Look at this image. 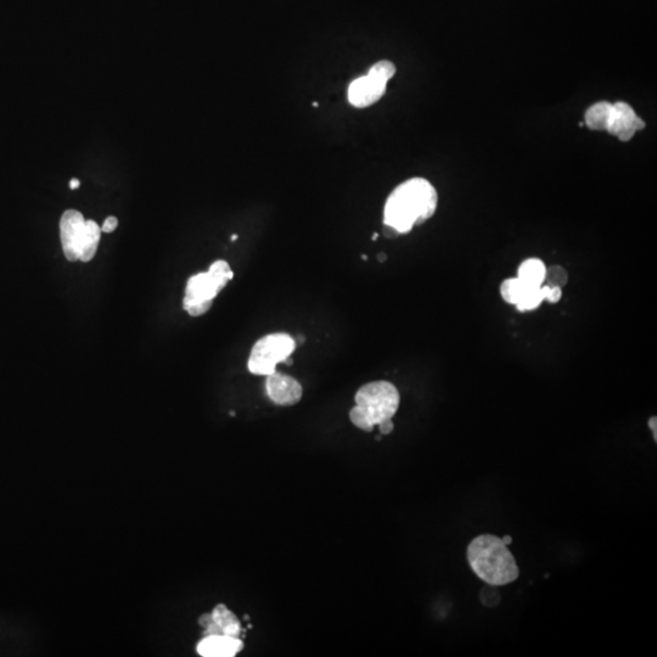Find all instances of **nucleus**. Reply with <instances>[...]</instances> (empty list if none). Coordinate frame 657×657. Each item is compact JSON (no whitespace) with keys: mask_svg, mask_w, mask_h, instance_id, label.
<instances>
[{"mask_svg":"<svg viewBox=\"0 0 657 657\" xmlns=\"http://www.w3.org/2000/svg\"><path fill=\"white\" fill-rule=\"evenodd\" d=\"M101 233H103L101 228L99 226L96 222L85 221V234L82 250H80V261L89 262L94 259L95 254L98 251Z\"/></svg>","mask_w":657,"mask_h":657,"instance_id":"obj_14","label":"nucleus"},{"mask_svg":"<svg viewBox=\"0 0 657 657\" xmlns=\"http://www.w3.org/2000/svg\"><path fill=\"white\" fill-rule=\"evenodd\" d=\"M197 653L203 657H234L244 649V643L238 637L226 634L205 635L197 644Z\"/></svg>","mask_w":657,"mask_h":657,"instance_id":"obj_11","label":"nucleus"},{"mask_svg":"<svg viewBox=\"0 0 657 657\" xmlns=\"http://www.w3.org/2000/svg\"><path fill=\"white\" fill-rule=\"evenodd\" d=\"M233 277L234 273L228 262L223 259L213 263L208 272L200 273L190 277L184 296V310H187L192 317H200L207 313L216 296Z\"/></svg>","mask_w":657,"mask_h":657,"instance_id":"obj_4","label":"nucleus"},{"mask_svg":"<svg viewBox=\"0 0 657 657\" xmlns=\"http://www.w3.org/2000/svg\"><path fill=\"white\" fill-rule=\"evenodd\" d=\"M379 428H380V432L382 435H390L391 432L394 431V425L392 419H387V420H384L381 421L379 425Z\"/></svg>","mask_w":657,"mask_h":657,"instance_id":"obj_21","label":"nucleus"},{"mask_svg":"<svg viewBox=\"0 0 657 657\" xmlns=\"http://www.w3.org/2000/svg\"><path fill=\"white\" fill-rule=\"evenodd\" d=\"M527 287L528 285H526L525 282H521L517 277L505 279L500 285V295L503 300L509 305H517L519 301L521 300Z\"/></svg>","mask_w":657,"mask_h":657,"instance_id":"obj_15","label":"nucleus"},{"mask_svg":"<svg viewBox=\"0 0 657 657\" xmlns=\"http://www.w3.org/2000/svg\"><path fill=\"white\" fill-rule=\"evenodd\" d=\"M386 85L387 83L380 82L370 75L359 77L348 87V101L354 108L371 106L384 96Z\"/></svg>","mask_w":657,"mask_h":657,"instance_id":"obj_9","label":"nucleus"},{"mask_svg":"<svg viewBox=\"0 0 657 657\" xmlns=\"http://www.w3.org/2000/svg\"><path fill=\"white\" fill-rule=\"evenodd\" d=\"M612 113V103L607 101L596 103L588 108L584 123L593 131H607Z\"/></svg>","mask_w":657,"mask_h":657,"instance_id":"obj_13","label":"nucleus"},{"mask_svg":"<svg viewBox=\"0 0 657 657\" xmlns=\"http://www.w3.org/2000/svg\"><path fill=\"white\" fill-rule=\"evenodd\" d=\"M296 341L284 333H270L254 343L249 359V370L254 375L268 376L277 370L295 351Z\"/></svg>","mask_w":657,"mask_h":657,"instance_id":"obj_5","label":"nucleus"},{"mask_svg":"<svg viewBox=\"0 0 657 657\" xmlns=\"http://www.w3.org/2000/svg\"><path fill=\"white\" fill-rule=\"evenodd\" d=\"M198 623L205 628V635L226 634L240 638L243 632L238 617L224 604L217 605L211 614L202 615Z\"/></svg>","mask_w":657,"mask_h":657,"instance_id":"obj_10","label":"nucleus"},{"mask_svg":"<svg viewBox=\"0 0 657 657\" xmlns=\"http://www.w3.org/2000/svg\"><path fill=\"white\" fill-rule=\"evenodd\" d=\"M544 301L549 303H558V301L563 297V289L556 287H548V285H542Z\"/></svg>","mask_w":657,"mask_h":657,"instance_id":"obj_19","label":"nucleus"},{"mask_svg":"<svg viewBox=\"0 0 657 657\" xmlns=\"http://www.w3.org/2000/svg\"><path fill=\"white\" fill-rule=\"evenodd\" d=\"M400 403L397 387L389 381H374L361 386L356 394V407L349 412L354 426L370 432L381 421L394 418Z\"/></svg>","mask_w":657,"mask_h":657,"instance_id":"obj_3","label":"nucleus"},{"mask_svg":"<svg viewBox=\"0 0 657 657\" xmlns=\"http://www.w3.org/2000/svg\"><path fill=\"white\" fill-rule=\"evenodd\" d=\"M236 239H238V235L234 234L233 236H231V241H235Z\"/></svg>","mask_w":657,"mask_h":657,"instance_id":"obj_29","label":"nucleus"},{"mask_svg":"<svg viewBox=\"0 0 657 657\" xmlns=\"http://www.w3.org/2000/svg\"><path fill=\"white\" fill-rule=\"evenodd\" d=\"M377 261L381 263L385 262L387 261V256L385 254H377Z\"/></svg>","mask_w":657,"mask_h":657,"instance_id":"obj_26","label":"nucleus"},{"mask_svg":"<svg viewBox=\"0 0 657 657\" xmlns=\"http://www.w3.org/2000/svg\"><path fill=\"white\" fill-rule=\"evenodd\" d=\"M266 390L270 400L282 407L295 405L300 402L303 394L302 385L298 381L277 370L267 376Z\"/></svg>","mask_w":657,"mask_h":657,"instance_id":"obj_7","label":"nucleus"},{"mask_svg":"<svg viewBox=\"0 0 657 657\" xmlns=\"http://www.w3.org/2000/svg\"><path fill=\"white\" fill-rule=\"evenodd\" d=\"M545 267L540 259H528L524 261L517 270V277L528 287H542L544 282Z\"/></svg>","mask_w":657,"mask_h":657,"instance_id":"obj_12","label":"nucleus"},{"mask_svg":"<svg viewBox=\"0 0 657 657\" xmlns=\"http://www.w3.org/2000/svg\"><path fill=\"white\" fill-rule=\"evenodd\" d=\"M502 540L507 545H510L512 543V538L510 537V535H505V537H503Z\"/></svg>","mask_w":657,"mask_h":657,"instance_id":"obj_25","label":"nucleus"},{"mask_svg":"<svg viewBox=\"0 0 657 657\" xmlns=\"http://www.w3.org/2000/svg\"><path fill=\"white\" fill-rule=\"evenodd\" d=\"M656 426H657V419H656V417H653V418H650V420H649V427H650V430H651V432H653L654 441H655V442L657 441V428H656Z\"/></svg>","mask_w":657,"mask_h":657,"instance_id":"obj_23","label":"nucleus"},{"mask_svg":"<svg viewBox=\"0 0 657 657\" xmlns=\"http://www.w3.org/2000/svg\"><path fill=\"white\" fill-rule=\"evenodd\" d=\"M438 194L428 180L412 178L398 185L387 198L384 224L400 234H408L414 226H421L437 210Z\"/></svg>","mask_w":657,"mask_h":657,"instance_id":"obj_1","label":"nucleus"},{"mask_svg":"<svg viewBox=\"0 0 657 657\" xmlns=\"http://www.w3.org/2000/svg\"><path fill=\"white\" fill-rule=\"evenodd\" d=\"M118 226V219L116 217L110 216L105 219L103 222V228H101V231L103 233H113L115 231V229L117 228Z\"/></svg>","mask_w":657,"mask_h":657,"instance_id":"obj_20","label":"nucleus"},{"mask_svg":"<svg viewBox=\"0 0 657 657\" xmlns=\"http://www.w3.org/2000/svg\"><path fill=\"white\" fill-rule=\"evenodd\" d=\"M466 555L475 575L489 586H505L519 578L520 571L517 560L497 535L476 537L468 547Z\"/></svg>","mask_w":657,"mask_h":657,"instance_id":"obj_2","label":"nucleus"},{"mask_svg":"<svg viewBox=\"0 0 657 657\" xmlns=\"http://www.w3.org/2000/svg\"><path fill=\"white\" fill-rule=\"evenodd\" d=\"M384 235H385L386 238L392 239V238L398 236L399 233L397 230L394 229V228H392V226H385V224H384Z\"/></svg>","mask_w":657,"mask_h":657,"instance_id":"obj_22","label":"nucleus"},{"mask_svg":"<svg viewBox=\"0 0 657 657\" xmlns=\"http://www.w3.org/2000/svg\"><path fill=\"white\" fill-rule=\"evenodd\" d=\"M303 342H305V336H303V335H301V336H298V343L302 345Z\"/></svg>","mask_w":657,"mask_h":657,"instance_id":"obj_27","label":"nucleus"},{"mask_svg":"<svg viewBox=\"0 0 657 657\" xmlns=\"http://www.w3.org/2000/svg\"><path fill=\"white\" fill-rule=\"evenodd\" d=\"M544 302V295L542 287H528L526 289L525 294L522 295L521 300L519 301L515 307L520 312H530L535 310Z\"/></svg>","mask_w":657,"mask_h":657,"instance_id":"obj_16","label":"nucleus"},{"mask_svg":"<svg viewBox=\"0 0 657 657\" xmlns=\"http://www.w3.org/2000/svg\"><path fill=\"white\" fill-rule=\"evenodd\" d=\"M568 274L566 269L560 266H551L547 268L545 272L544 285L548 287H561L563 289L568 284Z\"/></svg>","mask_w":657,"mask_h":657,"instance_id":"obj_17","label":"nucleus"},{"mask_svg":"<svg viewBox=\"0 0 657 657\" xmlns=\"http://www.w3.org/2000/svg\"><path fill=\"white\" fill-rule=\"evenodd\" d=\"M85 234V219L83 215L75 210L64 212L60 221V238L67 261H80Z\"/></svg>","mask_w":657,"mask_h":657,"instance_id":"obj_6","label":"nucleus"},{"mask_svg":"<svg viewBox=\"0 0 657 657\" xmlns=\"http://www.w3.org/2000/svg\"><path fill=\"white\" fill-rule=\"evenodd\" d=\"M80 183L78 179H72V180L70 182V188L73 189V190H75V189L80 188Z\"/></svg>","mask_w":657,"mask_h":657,"instance_id":"obj_24","label":"nucleus"},{"mask_svg":"<svg viewBox=\"0 0 657 657\" xmlns=\"http://www.w3.org/2000/svg\"><path fill=\"white\" fill-rule=\"evenodd\" d=\"M394 73H396V66L387 60L376 62L375 65L371 66L370 70L368 72V75H370L371 77L384 83H387L394 77Z\"/></svg>","mask_w":657,"mask_h":657,"instance_id":"obj_18","label":"nucleus"},{"mask_svg":"<svg viewBox=\"0 0 657 657\" xmlns=\"http://www.w3.org/2000/svg\"><path fill=\"white\" fill-rule=\"evenodd\" d=\"M377 238H379V234H377V233H375V234L373 235V240H374V241H375Z\"/></svg>","mask_w":657,"mask_h":657,"instance_id":"obj_28","label":"nucleus"},{"mask_svg":"<svg viewBox=\"0 0 657 657\" xmlns=\"http://www.w3.org/2000/svg\"><path fill=\"white\" fill-rule=\"evenodd\" d=\"M645 128V122L639 117L633 108L623 101L612 105L610 123L607 131L617 136L621 141H629L637 131Z\"/></svg>","mask_w":657,"mask_h":657,"instance_id":"obj_8","label":"nucleus"},{"mask_svg":"<svg viewBox=\"0 0 657 657\" xmlns=\"http://www.w3.org/2000/svg\"><path fill=\"white\" fill-rule=\"evenodd\" d=\"M361 259H364V261H368V256H366V254H361Z\"/></svg>","mask_w":657,"mask_h":657,"instance_id":"obj_30","label":"nucleus"}]
</instances>
